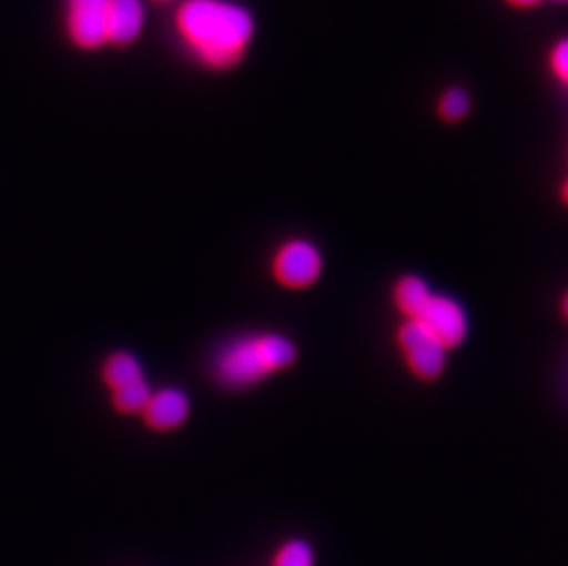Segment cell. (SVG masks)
Here are the masks:
<instances>
[{
    "label": "cell",
    "mask_w": 568,
    "mask_h": 566,
    "mask_svg": "<svg viewBox=\"0 0 568 566\" xmlns=\"http://www.w3.org/2000/svg\"><path fill=\"white\" fill-rule=\"evenodd\" d=\"M175 27L190 52L212 69L240 63L254 38L251 11L232 0H186Z\"/></svg>",
    "instance_id": "6da1fadb"
},
{
    "label": "cell",
    "mask_w": 568,
    "mask_h": 566,
    "mask_svg": "<svg viewBox=\"0 0 568 566\" xmlns=\"http://www.w3.org/2000/svg\"><path fill=\"white\" fill-rule=\"evenodd\" d=\"M296 361L298 346L284 333H248L217 350L212 361V375L226 391H247L290 370Z\"/></svg>",
    "instance_id": "7a4b0ae2"
},
{
    "label": "cell",
    "mask_w": 568,
    "mask_h": 566,
    "mask_svg": "<svg viewBox=\"0 0 568 566\" xmlns=\"http://www.w3.org/2000/svg\"><path fill=\"white\" fill-rule=\"evenodd\" d=\"M396 347L405 368L419 383H435L447 370L449 350L418 321H402Z\"/></svg>",
    "instance_id": "3957f363"
},
{
    "label": "cell",
    "mask_w": 568,
    "mask_h": 566,
    "mask_svg": "<svg viewBox=\"0 0 568 566\" xmlns=\"http://www.w3.org/2000/svg\"><path fill=\"white\" fill-rule=\"evenodd\" d=\"M324 274V254L315 241L290 237L274 249L271 256V276L287 291H306L321 282Z\"/></svg>",
    "instance_id": "277c9868"
},
{
    "label": "cell",
    "mask_w": 568,
    "mask_h": 566,
    "mask_svg": "<svg viewBox=\"0 0 568 566\" xmlns=\"http://www.w3.org/2000/svg\"><path fill=\"white\" fill-rule=\"evenodd\" d=\"M418 322L449 352L460 347L469 337V315L466 307L449 294L433 293Z\"/></svg>",
    "instance_id": "5b68a950"
},
{
    "label": "cell",
    "mask_w": 568,
    "mask_h": 566,
    "mask_svg": "<svg viewBox=\"0 0 568 566\" xmlns=\"http://www.w3.org/2000/svg\"><path fill=\"white\" fill-rule=\"evenodd\" d=\"M113 0H67V30L75 47L102 49L109 43V8Z\"/></svg>",
    "instance_id": "8992f818"
},
{
    "label": "cell",
    "mask_w": 568,
    "mask_h": 566,
    "mask_svg": "<svg viewBox=\"0 0 568 566\" xmlns=\"http://www.w3.org/2000/svg\"><path fill=\"white\" fill-rule=\"evenodd\" d=\"M190 411L192 403L189 394L178 386H166L151 394L142 416L145 425L156 433H170L189 420Z\"/></svg>",
    "instance_id": "52a82bcc"
},
{
    "label": "cell",
    "mask_w": 568,
    "mask_h": 566,
    "mask_svg": "<svg viewBox=\"0 0 568 566\" xmlns=\"http://www.w3.org/2000/svg\"><path fill=\"white\" fill-rule=\"evenodd\" d=\"M145 10L142 0H113L109 8L108 39L109 43H133L144 30Z\"/></svg>",
    "instance_id": "ba28073f"
},
{
    "label": "cell",
    "mask_w": 568,
    "mask_h": 566,
    "mask_svg": "<svg viewBox=\"0 0 568 566\" xmlns=\"http://www.w3.org/2000/svg\"><path fill=\"white\" fill-rule=\"evenodd\" d=\"M433 293L435 291L430 289L427 280L419 274H402L392 283V305L397 315L402 316V321H418Z\"/></svg>",
    "instance_id": "9c48e42d"
},
{
    "label": "cell",
    "mask_w": 568,
    "mask_h": 566,
    "mask_svg": "<svg viewBox=\"0 0 568 566\" xmlns=\"http://www.w3.org/2000/svg\"><path fill=\"white\" fill-rule=\"evenodd\" d=\"M103 383L111 391H119L122 386L131 385L134 381L144 380V370L133 353L116 352L109 355L102 368Z\"/></svg>",
    "instance_id": "30bf717a"
},
{
    "label": "cell",
    "mask_w": 568,
    "mask_h": 566,
    "mask_svg": "<svg viewBox=\"0 0 568 566\" xmlns=\"http://www.w3.org/2000/svg\"><path fill=\"white\" fill-rule=\"evenodd\" d=\"M267 566H316L315 546L304 537H290L274 548Z\"/></svg>",
    "instance_id": "8fae6325"
},
{
    "label": "cell",
    "mask_w": 568,
    "mask_h": 566,
    "mask_svg": "<svg viewBox=\"0 0 568 566\" xmlns=\"http://www.w3.org/2000/svg\"><path fill=\"white\" fill-rule=\"evenodd\" d=\"M151 386L148 381H134L131 385L122 386L119 391H113V405L116 411L122 414H136V412H144L148 401H150Z\"/></svg>",
    "instance_id": "7c38bea8"
},
{
    "label": "cell",
    "mask_w": 568,
    "mask_h": 566,
    "mask_svg": "<svg viewBox=\"0 0 568 566\" xmlns=\"http://www.w3.org/2000/svg\"><path fill=\"white\" fill-rule=\"evenodd\" d=\"M471 102H469V94H467L460 87H450L442 94L440 102H438V113L445 122L455 123L460 122L469 113Z\"/></svg>",
    "instance_id": "4fadbf2b"
},
{
    "label": "cell",
    "mask_w": 568,
    "mask_h": 566,
    "mask_svg": "<svg viewBox=\"0 0 568 566\" xmlns=\"http://www.w3.org/2000/svg\"><path fill=\"white\" fill-rule=\"evenodd\" d=\"M548 67L552 70L554 78L568 89V36L554 44L548 54Z\"/></svg>",
    "instance_id": "5bb4252c"
},
{
    "label": "cell",
    "mask_w": 568,
    "mask_h": 566,
    "mask_svg": "<svg viewBox=\"0 0 568 566\" xmlns=\"http://www.w3.org/2000/svg\"><path fill=\"white\" fill-rule=\"evenodd\" d=\"M509 6H514V8H534V6L539 4L542 0H506Z\"/></svg>",
    "instance_id": "9a60e30c"
},
{
    "label": "cell",
    "mask_w": 568,
    "mask_h": 566,
    "mask_svg": "<svg viewBox=\"0 0 568 566\" xmlns=\"http://www.w3.org/2000/svg\"><path fill=\"white\" fill-rule=\"evenodd\" d=\"M559 313H561L564 321L568 324V289L561 294V299H559Z\"/></svg>",
    "instance_id": "2e32d148"
},
{
    "label": "cell",
    "mask_w": 568,
    "mask_h": 566,
    "mask_svg": "<svg viewBox=\"0 0 568 566\" xmlns=\"http://www.w3.org/2000/svg\"><path fill=\"white\" fill-rule=\"evenodd\" d=\"M559 198H561V201H564L565 206L568 209V176L565 179L561 188H559Z\"/></svg>",
    "instance_id": "e0dca14e"
},
{
    "label": "cell",
    "mask_w": 568,
    "mask_h": 566,
    "mask_svg": "<svg viewBox=\"0 0 568 566\" xmlns=\"http://www.w3.org/2000/svg\"><path fill=\"white\" fill-rule=\"evenodd\" d=\"M153 2H156V4H170L173 0H153Z\"/></svg>",
    "instance_id": "ac0fdd59"
},
{
    "label": "cell",
    "mask_w": 568,
    "mask_h": 566,
    "mask_svg": "<svg viewBox=\"0 0 568 566\" xmlns=\"http://www.w3.org/2000/svg\"><path fill=\"white\" fill-rule=\"evenodd\" d=\"M559 2H568V0H559Z\"/></svg>",
    "instance_id": "d6986e66"
}]
</instances>
